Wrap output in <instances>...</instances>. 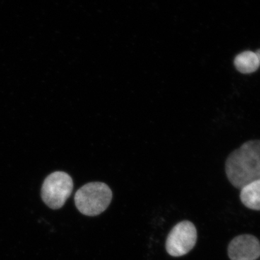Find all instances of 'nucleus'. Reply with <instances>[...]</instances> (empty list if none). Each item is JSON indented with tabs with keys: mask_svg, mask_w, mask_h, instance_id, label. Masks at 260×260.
<instances>
[{
	"mask_svg": "<svg viewBox=\"0 0 260 260\" xmlns=\"http://www.w3.org/2000/svg\"><path fill=\"white\" fill-rule=\"evenodd\" d=\"M225 172L233 186L242 189L260 179V140L244 143L227 158Z\"/></svg>",
	"mask_w": 260,
	"mask_h": 260,
	"instance_id": "nucleus-1",
	"label": "nucleus"
},
{
	"mask_svg": "<svg viewBox=\"0 0 260 260\" xmlns=\"http://www.w3.org/2000/svg\"><path fill=\"white\" fill-rule=\"evenodd\" d=\"M112 199V191L102 182H91L82 186L75 195L78 210L88 216H96L107 210Z\"/></svg>",
	"mask_w": 260,
	"mask_h": 260,
	"instance_id": "nucleus-2",
	"label": "nucleus"
},
{
	"mask_svg": "<svg viewBox=\"0 0 260 260\" xmlns=\"http://www.w3.org/2000/svg\"><path fill=\"white\" fill-rule=\"evenodd\" d=\"M73 189V181L69 174L56 172L48 176L43 183V201L51 209H59L69 198Z\"/></svg>",
	"mask_w": 260,
	"mask_h": 260,
	"instance_id": "nucleus-3",
	"label": "nucleus"
},
{
	"mask_svg": "<svg viewBox=\"0 0 260 260\" xmlns=\"http://www.w3.org/2000/svg\"><path fill=\"white\" fill-rule=\"evenodd\" d=\"M198 233L194 224L182 221L177 224L169 233L166 243L167 252L173 256L185 255L194 248Z\"/></svg>",
	"mask_w": 260,
	"mask_h": 260,
	"instance_id": "nucleus-4",
	"label": "nucleus"
},
{
	"mask_svg": "<svg viewBox=\"0 0 260 260\" xmlns=\"http://www.w3.org/2000/svg\"><path fill=\"white\" fill-rule=\"evenodd\" d=\"M228 254L232 260H256L260 256V242L249 234L238 236L231 242Z\"/></svg>",
	"mask_w": 260,
	"mask_h": 260,
	"instance_id": "nucleus-5",
	"label": "nucleus"
},
{
	"mask_svg": "<svg viewBox=\"0 0 260 260\" xmlns=\"http://www.w3.org/2000/svg\"><path fill=\"white\" fill-rule=\"evenodd\" d=\"M234 65L239 73L251 74L259 69L260 61L256 52L245 51L236 56Z\"/></svg>",
	"mask_w": 260,
	"mask_h": 260,
	"instance_id": "nucleus-6",
	"label": "nucleus"
},
{
	"mask_svg": "<svg viewBox=\"0 0 260 260\" xmlns=\"http://www.w3.org/2000/svg\"><path fill=\"white\" fill-rule=\"evenodd\" d=\"M241 200L246 208L260 210V179L243 187L240 194Z\"/></svg>",
	"mask_w": 260,
	"mask_h": 260,
	"instance_id": "nucleus-7",
	"label": "nucleus"
},
{
	"mask_svg": "<svg viewBox=\"0 0 260 260\" xmlns=\"http://www.w3.org/2000/svg\"><path fill=\"white\" fill-rule=\"evenodd\" d=\"M256 54H257L258 58H259V61H260V49H259V50H257L256 51Z\"/></svg>",
	"mask_w": 260,
	"mask_h": 260,
	"instance_id": "nucleus-8",
	"label": "nucleus"
}]
</instances>
